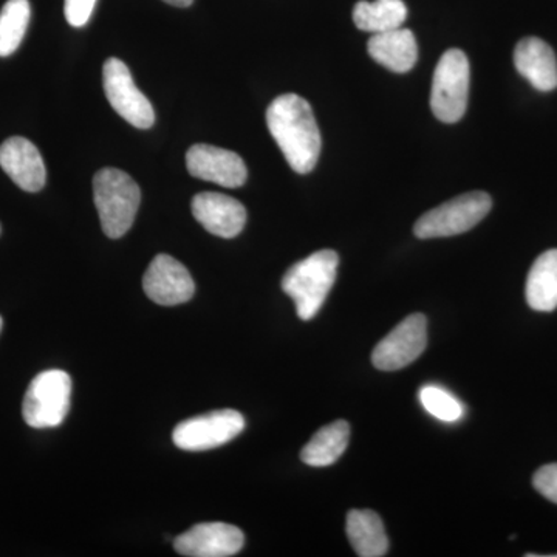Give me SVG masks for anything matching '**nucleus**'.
I'll return each mask as SVG.
<instances>
[{
  "mask_svg": "<svg viewBox=\"0 0 557 557\" xmlns=\"http://www.w3.org/2000/svg\"><path fill=\"white\" fill-rule=\"evenodd\" d=\"M193 214L208 233L222 239L239 236L247 223V209L244 205L219 193L197 194L193 199Z\"/></svg>",
  "mask_w": 557,
  "mask_h": 557,
  "instance_id": "obj_13",
  "label": "nucleus"
},
{
  "mask_svg": "<svg viewBox=\"0 0 557 557\" xmlns=\"http://www.w3.org/2000/svg\"><path fill=\"white\" fill-rule=\"evenodd\" d=\"M408 20V7L403 0H361L355 5L354 22L362 32L384 33L403 27Z\"/></svg>",
  "mask_w": 557,
  "mask_h": 557,
  "instance_id": "obj_20",
  "label": "nucleus"
},
{
  "mask_svg": "<svg viewBox=\"0 0 557 557\" xmlns=\"http://www.w3.org/2000/svg\"><path fill=\"white\" fill-rule=\"evenodd\" d=\"M515 65L539 91H552L557 87V60L555 51L545 40L525 38L515 50Z\"/></svg>",
  "mask_w": 557,
  "mask_h": 557,
  "instance_id": "obj_15",
  "label": "nucleus"
},
{
  "mask_svg": "<svg viewBox=\"0 0 557 557\" xmlns=\"http://www.w3.org/2000/svg\"><path fill=\"white\" fill-rule=\"evenodd\" d=\"M348 438H350V424L344 420L333 421L327 426L319 429L313 438L307 443L306 448L300 453V460L309 467H330L346 453Z\"/></svg>",
  "mask_w": 557,
  "mask_h": 557,
  "instance_id": "obj_19",
  "label": "nucleus"
},
{
  "mask_svg": "<svg viewBox=\"0 0 557 557\" xmlns=\"http://www.w3.org/2000/svg\"><path fill=\"white\" fill-rule=\"evenodd\" d=\"M164 2L170 3V5L178 7V9H186L194 0H164Z\"/></svg>",
  "mask_w": 557,
  "mask_h": 557,
  "instance_id": "obj_25",
  "label": "nucleus"
},
{
  "mask_svg": "<svg viewBox=\"0 0 557 557\" xmlns=\"http://www.w3.org/2000/svg\"><path fill=\"white\" fill-rule=\"evenodd\" d=\"M370 58L395 73L413 69L418 60L416 36L408 28L376 33L368 44Z\"/></svg>",
  "mask_w": 557,
  "mask_h": 557,
  "instance_id": "obj_16",
  "label": "nucleus"
},
{
  "mask_svg": "<svg viewBox=\"0 0 557 557\" xmlns=\"http://www.w3.org/2000/svg\"><path fill=\"white\" fill-rule=\"evenodd\" d=\"M267 124L293 171L304 175L314 170L322 139L309 102L296 94L281 95L267 110Z\"/></svg>",
  "mask_w": 557,
  "mask_h": 557,
  "instance_id": "obj_1",
  "label": "nucleus"
},
{
  "mask_svg": "<svg viewBox=\"0 0 557 557\" xmlns=\"http://www.w3.org/2000/svg\"><path fill=\"white\" fill-rule=\"evenodd\" d=\"M72 399V379L64 370H46L33 379L22 405L28 426L57 428L67 417Z\"/></svg>",
  "mask_w": 557,
  "mask_h": 557,
  "instance_id": "obj_6",
  "label": "nucleus"
},
{
  "mask_svg": "<svg viewBox=\"0 0 557 557\" xmlns=\"http://www.w3.org/2000/svg\"><path fill=\"white\" fill-rule=\"evenodd\" d=\"M186 166L193 177L218 183L223 188H240L248 177L247 164L240 156L211 145L193 146L186 153Z\"/></svg>",
  "mask_w": 557,
  "mask_h": 557,
  "instance_id": "obj_11",
  "label": "nucleus"
},
{
  "mask_svg": "<svg viewBox=\"0 0 557 557\" xmlns=\"http://www.w3.org/2000/svg\"><path fill=\"white\" fill-rule=\"evenodd\" d=\"M471 67L467 54L450 49L440 58L432 79L431 109L443 123H457L468 109Z\"/></svg>",
  "mask_w": 557,
  "mask_h": 557,
  "instance_id": "obj_5",
  "label": "nucleus"
},
{
  "mask_svg": "<svg viewBox=\"0 0 557 557\" xmlns=\"http://www.w3.org/2000/svg\"><path fill=\"white\" fill-rule=\"evenodd\" d=\"M0 166L21 189L27 193H38L46 186V163L30 139L22 137L5 139L0 146Z\"/></svg>",
  "mask_w": 557,
  "mask_h": 557,
  "instance_id": "obj_14",
  "label": "nucleus"
},
{
  "mask_svg": "<svg viewBox=\"0 0 557 557\" xmlns=\"http://www.w3.org/2000/svg\"><path fill=\"white\" fill-rule=\"evenodd\" d=\"M346 533L359 557L387 555L388 539L383 520L372 509H351L347 515Z\"/></svg>",
  "mask_w": 557,
  "mask_h": 557,
  "instance_id": "obj_17",
  "label": "nucleus"
},
{
  "mask_svg": "<svg viewBox=\"0 0 557 557\" xmlns=\"http://www.w3.org/2000/svg\"><path fill=\"white\" fill-rule=\"evenodd\" d=\"M339 258L332 249L313 252L295 263L282 278V289L295 300L302 321L317 317L336 282Z\"/></svg>",
  "mask_w": 557,
  "mask_h": 557,
  "instance_id": "obj_2",
  "label": "nucleus"
},
{
  "mask_svg": "<svg viewBox=\"0 0 557 557\" xmlns=\"http://www.w3.org/2000/svg\"><path fill=\"white\" fill-rule=\"evenodd\" d=\"M32 7L28 0H9L0 11V58L10 57L20 49L30 24Z\"/></svg>",
  "mask_w": 557,
  "mask_h": 557,
  "instance_id": "obj_21",
  "label": "nucleus"
},
{
  "mask_svg": "<svg viewBox=\"0 0 557 557\" xmlns=\"http://www.w3.org/2000/svg\"><path fill=\"white\" fill-rule=\"evenodd\" d=\"M527 302L531 309L549 313L557 309V249L539 256L527 278Z\"/></svg>",
  "mask_w": 557,
  "mask_h": 557,
  "instance_id": "obj_18",
  "label": "nucleus"
},
{
  "mask_svg": "<svg viewBox=\"0 0 557 557\" xmlns=\"http://www.w3.org/2000/svg\"><path fill=\"white\" fill-rule=\"evenodd\" d=\"M94 199L106 236L120 239L134 225L141 190L126 172L104 168L95 175Z\"/></svg>",
  "mask_w": 557,
  "mask_h": 557,
  "instance_id": "obj_3",
  "label": "nucleus"
},
{
  "mask_svg": "<svg viewBox=\"0 0 557 557\" xmlns=\"http://www.w3.org/2000/svg\"><path fill=\"white\" fill-rule=\"evenodd\" d=\"M245 544L244 533L228 523H200L180 534L174 541L178 555L188 557H230Z\"/></svg>",
  "mask_w": 557,
  "mask_h": 557,
  "instance_id": "obj_12",
  "label": "nucleus"
},
{
  "mask_svg": "<svg viewBox=\"0 0 557 557\" xmlns=\"http://www.w3.org/2000/svg\"><path fill=\"white\" fill-rule=\"evenodd\" d=\"M2 324H3L2 318H0V330H2Z\"/></svg>",
  "mask_w": 557,
  "mask_h": 557,
  "instance_id": "obj_26",
  "label": "nucleus"
},
{
  "mask_svg": "<svg viewBox=\"0 0 557 557\" xmlns=\"http://www.w3.org/2000/svg\"><path fill=\"white\" fill-rule=\"evenodd\" d=\"M244 429L245 418L237 410H215L180 423L172 432V440L178 449L200 453L226 445L240 435Z\"/></svg>",
  "mask_w": 557,
  "mask_h": 557,
  "instance_id": "obj_7",
  "label": "nucleus"
},
{
  "mask_svg": "<svg viewBox=\"0 0 557 557\" xmlns=\"http://www.w3.org/2000/svg\"><path fill=\"white\" fill-rule=\"evenodd\" d=\"M143 288L150 300L164 307L188 302L196 293L188 269L170 255H159L150 262Z\"/></svg>",
  "mask_w": 557,
  "mask_h": 557,
  "instance_id": "obj_10",
  "label": "nucleus"
},
{
  "mask_svg": "<svg viewBox=\"0 0 557 557\" xmlns=\"http://www.w3.org/2000/svg\"><path fill=\"white\" fill-rule=\"evenodd\" d=\"M426 317L421 313L410 314L373 348L372 362L379 370L394 372L417 361L426 350Z\"/></svg>",
  "mask_w": 557,
  "mask_h": 557,
  "instance_id": "obj_9",
  "label": "nucleus"
},
{
  "mask_svg": "<svg viewBox=\"0 0 557 557\" xmlns=\"http://www.w3.org/2000/svg\"><path fill=\"white\" fill-rule=\"evenodd\" d=\"M102 86L110 106L121 119L138 129H149L156 123V112L148 98L138 90L131 70L123 61L110 58L102 67Z\"/></svg>",
  "mask_w": 557,
  "mask_h": 557,
  "instance_id": "obj_8",
  "label": "nucleus"
},
{
  "mask_svg": "<svg viewBox=\"0 0 557 557\" xmlns=\"http://www.w3.org/2000/svg\"><path fill=\"white\" fill-rule=\"evenodd\" d=\"M420 401L431 416L448 423H454L463 416L460 401L442 387L424 386L420 391Z\"/></svg>",
  "mask_w": 557,
  "mask_h": 557,
  "instance_id": "obj_22",
  "label": "nucleus"
},
{
  "mask_svg": "<svg viewBox=\"0 0 557 557\" xmlns=\"http://www.w3.org/2000/svg\"><path fill=\"white\" fill-rule=\"evenodd\" d=\"M493 208V199L483 190L463 194L421 215L413 226L418 239L453 237L474 228Z\"/></svg>",
  "mask_w": 557,
  "mask_h": 557,
  "instance_id": "obj_4",
  "label": "nucleus"
},
{
  "mask_svg": "<svg viewBox=\"0 0 557 557\" xmlns=\"http://www.w3.org/2000/svg\"><path fill=\"white\" fill-rule=\"evenodd\" d=\"M97 0H65V20L72 27H84L90 21Z\"/></svg>",
  "mask_w": 557,
  "mask_h": 557,
  "instance_id": "obj_23",
  "label": "nucleus"
},
{
  "mask_svg": "<svg viewBox=\"0 0 557 557\" xmlns=\"http://www.w3.org/2000/svg\"><path fill=\"white\" fill-rule=\"evenodd\" d=\"M533 485L542 496L557 505V463L545 465L537 469Z\"/></svg>",
  "mask_w": 557,
  "mask_h": 557,
  "instance_id": "obj_24",
  "label": "nucleus"
}]
</instances>
